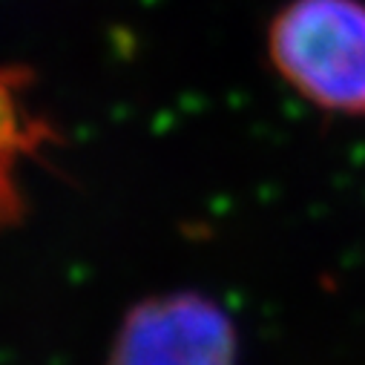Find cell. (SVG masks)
Instances as JSON below:
<instances>
[{"instance_id": "1", "label": "cell", "mask_w": 365, "mask_h": 365, "mask_svg": "<svg viewBox=\"0 0 365 365\" xmlns=\"http://www.w3.org/2000/svg\"><path fill=\"white\" fill-rule=\"evenodd\" d=\"M267 58L308 104L365 118V0H288L267 26Z\"/></svg>"}, {"instance_id": "2", "label": "cell", "mask_w": 365, "mask_h": 365, "mask_svg": "<svg viewBox=\"0 0 365 365\" xmlns=\"http://www.w3.org/2000/svg\"><path fill=\"white\" fill-rule=\"evenodd\" d=\"M239 336L230 317L199 294L150 299L130 311L110 365H236Z\"/></svg>"}]
</instances>
